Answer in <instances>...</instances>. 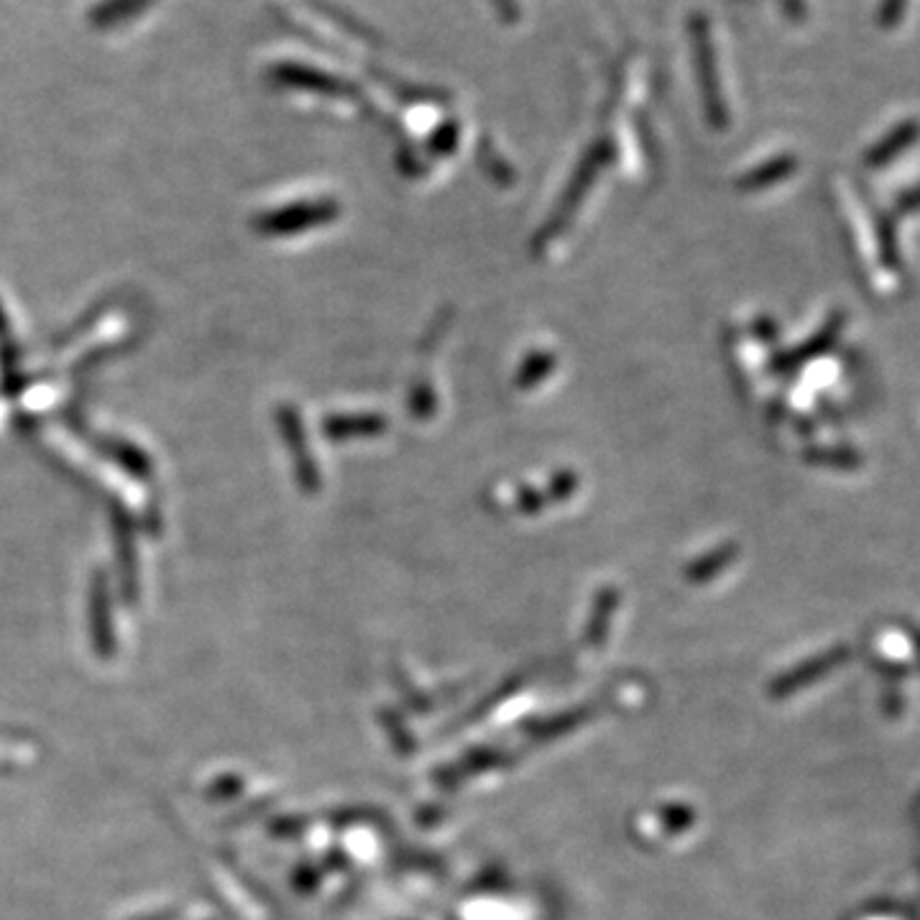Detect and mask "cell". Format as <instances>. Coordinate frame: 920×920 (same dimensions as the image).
Wrapping results in <instances>:
<instances>
[{"label":"cell","mask_w":920,"mask_h":920,"mask_svg":"<svg viewBox=\"0 0 920 920\" xmlns=\"http://www.w3.org/2000/svg\"><path fill=\"white\" fill-rule=\"evenodd\" d=\"M690 41H694L696 70L700 74V90H704L708 121L724 129L726 108H724V98H721V88H719V72H716V57H714L711 33H708L706 16H700V13L690 16Z\"/></svg>","instance_id":"cell-1"},{"label":"cell","mask_w":920,"mask_h":920,"mask_svg":"<svg viewBox=\"0 0 920 920\" xmlns=\"http://www.w3.org/2000/svg\"><path fill=\"white\" fill-rule=\"evenodd\" d=\"M154 3L156 0H100V3L90 8L88 21L92 29L111 31L133 21L137 16L146 13Z\"/></svg>","instance_id":"cell-2"},{"label":"cell","mask_w":920,"mask_h":920,"mask_svg":"<svg viewBox=\"0 0 920 920\" xmlns=\"http://www.w3.org/2000/svg\"><path fill=\"white\" fill-rule=\"evenodd\" d=\"M272 78L282 84H290V88L300 90H317V92H345V84L333 78V74H325L320 70H312V67L302 64H276L272 70Z\"/></svg>","instance_id":"cell-3"},{"label":"cell","mask_w":920,"mask_h":920,"mask_svg":"<svg viewBox=\"0 0 920 920\" xmlns=\"http://www.w3.org/2000/svg\"><path fill=\"white\" fill-rule=\"evenodd\" d=\"M843 657H847V649H843V647L833 649V653H829V655L813 657V660H810V663L800 665V668H796L792 673L785 675V678H780L778 683H775L772 694L782 698V696L792 694V690H796V688L808 686V683H813L816 678H821L823 673H829L831 668H837L839 663H843Z\"/></svg>","instance_id":"cell-4"},{"label":"cell","mask_w":920,"mask_h":920,"mask_svg":"<svg viewBox=\"0 0 920 920\" xmlns=\"http://www.w3.org/2000/svg\"><path fill=\"white\" fill-rule=\"evenodd\" d=\"M916 139V125H913V121H908V123H902L900 129H894L888 139H884L880 146H877L872 154H869V164L872 166H880V164H884V162H890L892 156H898L902 149L908 146L910 141Z\"/></svg>","instance_id":"cell-5"},{"label":"cell","mask_w":920,"mask_h":920,"mask_svg":"<svg viewBox=\"0 0 920 920\" xmlns=\"http://www.w3.org/2000/svg\"><path fill=\"white\" fill-rule=\"evenodd\" d=\"M906 3L908 0H882L880 13H877V23H880L882 29L898 27L902 21V13H906Z\"/></svg>","instance_id":"cell-6"},{"label":"cell","mask_w":920,"mask_h":920,"mask_svg":"<svg viewBox=\"0 0 920 920\" xmlns=\"http://www.w3.org/2000/svg\"><path fill=\"white\" fill-rule=\"evenodd\" d=\"M790 169H792V162H790V159H778V162H770V164H767L765 169H759V172L749 174V176H747V182H767V180H775V176L788 174Z\"/></svg>","instance_id":"cell-7"},{"label":"cell","mask_w":920,"mask_h":920,"mask_svg":"<svg viewBox=\"0 0 920 920\" xmlns=\"http://www.w3.org/2000/svg\"><path fill=\"white\" fill-rule=\"evenodd\" d=\"M494 6H496V11H499L502 19H504V23H514V21L519 19L517 0H494Z\"/></svg>","instance_id":"cell-8"},{"label":"cell","mask_w":920,"mask_h":920,"mask_svg":"<svg viewBox=\"0 0 920 920\" xmlns=\"http://www.w3.org/2000/svg\"><path fill=\"white\" fill-rule=\"evenodd\" d=\"M785 11H788L790 19H803L806 16V8H803V0H782Z\"/></svg>","instance_id":"cell-9"}]
</instances>
